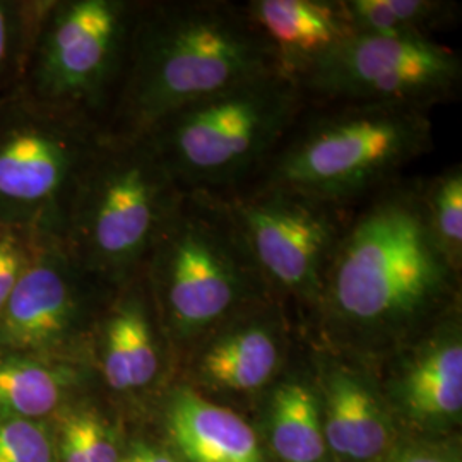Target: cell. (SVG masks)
Returning a JSON list of instances; mask_svg holds the SVG:
<instances>
[{"label": "cell", "instance_id": "e0dca14e", "mask_svg": "<svg viewBox=\"0 0 462 462\" xmlns=\"http://www.w3.org/2000/svg\"><path fill=\"white\" fill-rule=\"evenodd\" d=\"M271 440L284 462H319L326 439L319 397L303 380H286L271 401Z\"/></svg>", "mask_w": 462, "mask_h": 462}, {"label": "cell", "instance_id": "52a82bcc", "mask_svg": "<svg viewBox=\"0 0 462 462\" xmlns=\"http://www.w3.org/2000/svg\"><path fill=\"white\" fill-rule=\"evenodd\" d=\"M216 196L274 297L295 298L317 309L353 208L255 182Z\"/></svg>", "mask_w": 462, "mask_h": 462}, {"label": "cell", "instance_id": "7a4b0ae2", "mask_svg": "<svg viewBox=\"0 0 462 462\" xmlns=\"http://www.w3.org/2000/svg\"><path fill=\"white\" fill-rule=\"evenodd\" d=\"M278 72L245 5L190 0L156 7L135 32L122 99L127 137L144 139L179 110Z\"/></svg>", "mask_w": 462, "mask_h": 462}, {"label": "cell", "instance_id": "277c9868", "mask_svg": "<svg viewBox=\"0 0 462 462\" xmlns=\"http://www.w3.org/2000/svg\"><path fill=\"white\" fill-rule=\"evenodd\" d=\"M309 108L278 72L179 110L144 139L180 189L226 194L261 175Z\"/></svg>", "mask_w": 462, "mask_h": 462}, {"label": "cell", "instance_id": "4316f807", "mask_svg": "<svg viewBox=\"0 0 462 462\" xmlns=\"http://www.w3.org/2000/svg\"><path fill=\"white\" fill-rule=\"evenodd\" d=\"M5 45H7V26H5V17L0 9V60L5 55Z\"/></svg>", "mask_w": 462, "mask_h": 462}, {"label": "cell", "instance_id": "8fae6325", "mask_svg": "<svg viewBox=\"0 0 462 462\" xmlns=\"http://www.w3.org/2000/svg\"><path fill=\"white\" fill-rule=\"evenodd\" d=\"M194 360V375L200 383L252 393L276 377L282 364V334L278 320L265 315L235 317L209 332Z\"/></svg>", "mask_w": 462, "mask_h": 462}, {"label": "cell", "instance_id": "cb8c5ba5", "mask_svg": "<svg viewBox=\"0 0 462 462\" xmlns=\"http://www.w3.org/2000/svg\"><path fill=\"white\" fill-rule=\"evenodd\" d=\"M60 462H89L70 416H67L64 427H62Z\"/></svg>", "mask_w": 462, "mask_h": 462}, {"label": "cell", "instance_id": "d6986e66", "mask_svg": "<svg viewBox=\"0 0 462 462\" xmlns=\"http://www.w3.org/2000/svg\"><path fill=\"white\" fill-rule=\"evenodd\" d=\"M430 226L448 261L462 269V168H447L423 182Z\"/></svg>", "mask_w": 462, "mask_h": 462}, {"label": "cell", "instance_id": "6da1fadb", "mask_svg": "<svg viewBox=\"0 0 462 462\" xmlns=\"http://www.w3.org/2000/svg\"><path fill=\"white\" fill-rule=\"evenodd\" d=\"M459 280L430 226L423 180L397 179L353 208L317 309L343 329L393 339L452 301Z\"/></svg>", "mask_w": 462, "mask_h": 462}, {"label": "cell", "instance_id": "ba28073f", "mask_svg": "<svg viewBox=\"0 0 462 462\" xmlns=\"http://www.w3.org/2000/svg\"><path fill=\"white\" fill-rule=\"evenodd\" d=\"M129 144L93 168L84 190L86 259L110 274L131 273L146 263L185 192L146 139Z\"/></svg>", "mask_w": 462, "mask_h": 462}, {"label": "cell", "instance_id": "484cf974", "mask_svg": "<svg viewBox=\"0 0 462 462\" xmlns=\"http://www.w3.org/2000/svg\"><path fill=\"white\" fill-rule=\"evenodd\" d=\"M394 462H447L446 459L435 456V454H429V452H408L401 457H397Z\"/></svg>", "mask_w": 462, "mask_h": 462}, {"label": "cell", "instance_id": "d4e9b609", "mask_svg": "<svg viewBox=\"0 0 462 462\" xmlns=\"http://www.w3.org/2000/svg\"><path fill=\"white\" fill-rule=\"evenodd\" d=\"M120 462H177L170 454H166L163 450L156 448V447L143 444V442H135L129 448L127 456Z\"/></svg>", "mask_w": 462, "mask_h": 462}, {"label": "cell", "instance_id": "4fadbf2b", "mask_svg": "<svg viewBox=\"0 0 462 462\" xmlns=\"http://www.w3.org/2000/svg\"><path fill=\"white\" fill-rule=\"evenodd\" d=\"M324 439L336 454L355 461L380 456L391 439L379 397L362 374L330 364L322 372Z\"/></svg>", "mask_w": 462, "mask_h": 462}, {"label": "cell", "instance_id": "ffe728a7", "mask_svg": "<svg viewBox=\"0 0 462 462\" xmlns=\"http://www.w3.org/2000/svg\"><path fill=\"white\" fill-rule=\"evenodd\" d=\"M116 315L124 330L133 389L146 387L156 379L160 370V351L154 339L144 305L129 300L116 307Z\"/></svg>", "mask_w": 462, "mask_h": 462}, {"label": "cell", "instance_id": "8992f818", "mask_svg": "<svg viewBox=\"0 0 462 462\" xmlns=\"http://www.w3.org/2000/svg\"><path fill=\"white\" fill-rule=\"evenodd\" d=\"M461 55L423 36L353 33L300 79L309 106L366 105L430 112L456 99Z\"/></svg>", "mask_w": 462, "mask_h": 462}, {"label": "cell", "instance_id": "9c48e42d", "mask_svg": "<svg viewBox=\"0 0 462 462\" xmlns=\"http://www.w3.org/2000/svg\"><path fill=\"white\" fill-rule=\"evenodd\" d=\"M125 28L124 5L112 0L70 4L57 19L45 51V81L55 97L97 95L116 64Z\"/></svg>", "mask_w": 462, "mask_h": 462}, {"label": "cell", "instance_id": "44dd1931", "mask_svg": "<svg viewBox=\"0 0 462 462\" xmlns=\"http://www.w3.org/2000/svg\"><path fill=\"white\" fill-rule=\"evenodd\" d=\"M0 462H55L49 430L21 418H0Z\"/></svg>", "mask_w": 462, "mask_h": 462}, {"label": "cell", "instance_id": "ac0fdd59", "mask_svg": "<svg viewBox=\"0 0 462 462\" xmlns=\"http://www.w3.org/2000/svg\"><path fill=\"white\" fill-rule=\"evenodd\" d=\"M62 391L57 370L26 358L0 362V418H42L55 410Z\"/></svg>", "mask_w": 462, "mask_h": 462}, {"label": "cell", "instance_id": "3957f363", "mask_svg": "<svg viewBox=\"0 0 462 462\" xmlns=\"http://www.w3.org/2000/svg\"><path fill=\"white\" fill-rule=\"evenodd\" d=\"M254 180L355 208L433 148L430 112L397 106H315ZM250 182V183H254Z\"/></svg>", "mask_w": 462, "mask_h": 462}, {"label": "cell", "instance_id": "5bb4252c", "mask_svg": "<svg viewBox=\"0 0 462 462\" xmlns=\"http://www.w3.org/2000/svg\"><path fill=\"white\" fill-rule=\"evenodd\" d=\"M166 420L171 440L190 462H265L255 431L242 416L187 385L173 391Z\"/></svg>", "mask_w": 462, "mask_h": 462}, {"label": "cell", "instance_id": "9a60e30c", "mask_svg": "<svg viewBox=\"0 0 462 462\" xmlns=\"http://www.w3.org/2000/svg\"><path fill=\"white\" fill-rule=\"evenodd\" d=\"M397 394L416 418H452L462 410V343L459 330H435L404 362Z\"/></svg>", "mask_w": 462, "mask_h": 462}, {"label": "cell", "instance_id": "603a6c76", "mask_svg": "<svg viewBox=\"0 0 462 462\" xmlns=\"http://www.w3.org/2000/svg\"><path fill=\"white\" fill-rule=\"evenodd\" d=\"M19 280V257L11 244L0 242V310Z\"/></svg>", "mask_w": 462, "mask_h": 462}, {"label": "cell", "instance_id": "30bf717a", "mask_svg": "<svg viewBox=\"0 0 462 462\" xmlns=\"http://www.w3.org/2000/svg\"><path fill=\"white\" fill-rule=\"evenodd\" d=\"M245 7L281 72L295 83L355 33L343 0H252Z\"/></svg>", "mask_w": 462, "mask_h": 462}, {"label": "cell", "instance_id": "2e32d148", "mask_svg": "<svg viewBox=\"0 0 462 462\" xmlns=\"http://www.w3.org/2000/svg\"><path fill=\"white\" fill-rule=\"evenodd\" d=\"M79 148L66 135L17 131L0 143V198L16 202L49 199L78 165Z\"/></svg>", "mask_w": 462, "mask_h": 462}, {"label": "cell", "instance_id": "5b68a950", "mask_svg": "<svg viewBox=\"0 0 462 462\" xmlns=\"http://www.w3.org/2000/svg\"><path fill=\"white\" fill-rule=\"evenodd\" d=\"M146 261L168 328L180 341L278 300L216 194L185 190Z\"/></svg>", "mask_w": 462, "mask_h": 462}, {"label": "cell", "instance_id": "7402d4cb", "mask_svg": "<svg viewBox=\"0 0 462 462\" xmlns=\"http://www.w3.org/2000/svg\"><path fill=\"white\" fill-rule=\"evenodd\" d=\"M89 462H120L114 437L93 411L69 414Z\"/></svg>", "mask_w": 462, "mask_h": 462}, {"label": "cell", "instance_id": "7c38bea8", "mask_svg": "<svg viewBox=\"0 0 462 462\" xmlns=\"http://www.w3.org/2000/svg\"><path fill=\"white\" fill-rule=\"evenodd\" d=\"M76 317L70 282L53 265H36L19 276L0 310V346L42 351L60 345Z\"/></svg>", "mask_w": 462, "mask_h": 462}]
</instances>
